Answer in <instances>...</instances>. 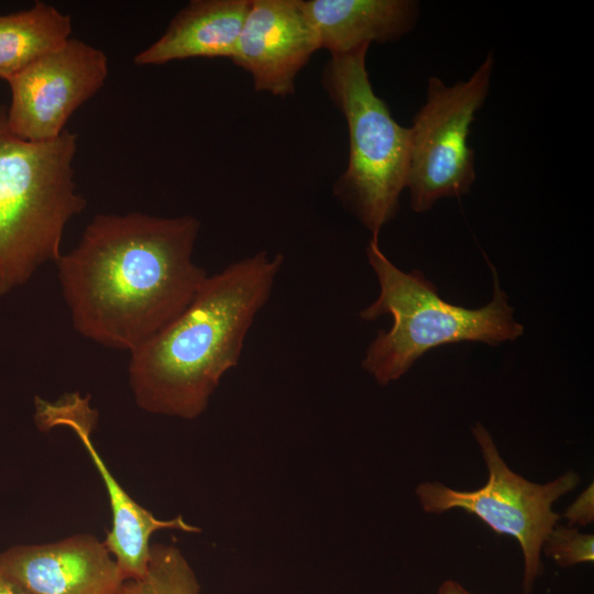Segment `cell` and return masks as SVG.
<instances>
[{
    "label": "cell",
    "mask_w": 594,
    "mask_h": 594,
    "mask_svg": "<svg viewBox=\"0 0 594 594\" xmlns=\"http://www.w3.org/2000/svg\"><path fill=\"white\" fill-rule=\"evenodd\" d=\"M318 50L300 0H252L231 61L250 74L256 91L287 97Z\"/></svg>",
    "instance_id": "10"
},
{
    "label": "cell",
    "mask_w": 594,
    "mask_h": 594,
    "mask_svg": "<svg viewBox=\"0 0 594 594\" xmlns=\"http://www.w3.org/2000/svg\"><path fill=\"white\" fill-rule=\"evenodd\" d=\"M252 0H193L163 35L138 53L139 66L188 58H232Z\"/></svg>",
    "instance_id": "13"
},
{
    "label": "cell",
    "mask_w": 594,
    "mask_h": 594,
    "mask_svg": "<svg viewBox=\"0 0 594 594\" xmlns=\"http://www.w3.org/2000/svg\"><path fill=\"white\" fill-rule=\"evenodd\" d=\"M541 552L559 566L571 568L594 561V537L578 527L556 525L546 537Z\"/></svg>",
    "instance_id": "16"
},
{
    "label": "cell",
    "mask_w": 594,
    "mask_h": 594,
    "mask_svg": "<svg viewBox=\"0 0 594 594\" xmlns=\"http://www.w3.org/2000/svg\"><path fill=\"white\" fill-rule=\"evenodd\" d=\"M283 263L282 254L261 251L208 275L182 314L130 352L136 405L155 415L199 417L223 375L238 365Z\"/></svg>",
    "instance_id": "2"
},
{
    "label": "cell",
    "mask_w": 594,
    "mask_h": 594,
    "mask_svg": "<svg viewBox=\"0 0 594 594\" xmlns=\"http://www.w3.org/2000/svg\"><path fill=\"white\" fill-rule=\"evenodd\" d=\"M494 57L487 55L466 80L451 86L430 77L427 98L409 127V165L406 188L410 206L425 212L443 198L469 193L475 154L469 145L471 124L487 98Z\"/></svg>",
    "instance_id": "7"
},
{
    "label": "cell",
    "mask_w": 594,
    "mask_h": 594,
    "mask_svg": "<svg viewBox=\"0 0 594 594\" xmlns=\"http://www.w3.org/2000/svg\"><path fill=\"white\" fill-rule=\"evenodd\" d=\"M436 594H474L454 580L442 582Z\"/></svg>",
    "instance_id": "19"
},
{
    "label": "cell",
    "mask_w": 594,
    "mask_h": 594,
    "mask_svg": "<svg viewBox=\"0 0 594 594\" xmlns=\"http://www.w3.org/2000/svg\"><path fill=\"white\" fill-rule=\"evenodd\" d=\"M300 7L320 50L331 56L397 41L414 28L419 14L413 0H300Z\"/></svg>",
    "instance_id": "12"
},
{
    "label": "cell",
    "mask_w": 594,
    "mask_h": 594,
    "mask_svg": "<svg viewBox=\"0 0 594 594\" xmlns=\"http://www.w3.org/2000/svg\"><path fill=\"white\" fill-rule=\"evenodd\" d=\"M0 594H31L0 566Z\"/></svg>",
    "instance_id": "18"
},
{
    "label": "cell",
    "mask_w": 594,
    "mask_h": 594,
    "mask_svg": "<svg viewBox=\"0 0 594 594\" xmlns=\"http://www.w3.org/2000/svg\"><path fill=\"white\" fill-rule=\"evenodd\" d=\"M200 584L180 550L154 543L145 575L125 581L120 594H199Z\"/></svg>",
    "instance_id": "15"
},
{
    "label": "cell",
    "mask_w": 594,
    "mask_h": 594,
    "mask_svg": "<svg viewBox=\"0 0 594 594\" xmlns=\"http://www.w3.org/2000/svg\"><path fill=\"white\" fill-rule=\"evenodd\" d=\"M76 133L33 142L9 128L0 105V297L56 263L68 222L86 209L73 162Z\"/></svg>",
    "instance_id": "3"
},
{
    "label": "cell",
    "mask_w": 594,
    "mask_h": 594,
    "mask_svg": "<svg viewBox=\"0 0 594 594\" xmlns=\"http://www.w3.org/2000/svg\"><path fill=\"white\" fill-rule=\"evenodd\" d=\"M70 15L43 1L0 14V78L7 82L30 64L69 40Z\"/></svg>",
    "instance_id": "14"
},
{
    "label": "cell",
    "mask_w": 594,
    "mask_h": 594,
    "mask_svg": "<svg viewBox=\"0 0 594 594\" xmlns=\"http://www.w3.org/2000/svg\"><path fill=\"white\" fill-rule=\"evenodd\" d=\"M199 230L193 216L96 215L55 263L74 329L129 352L155 336L208 276L193 258Z\"/></svg>",
    "instance_id": "1"
},
{
    "label": "cell",
    "mask_w": 594,
    "mask_h": 594,
    "mask_svg": "<svg viewBox=\"0 0 594 594\" xmlns=\"http://www.w3.org/2000/svg\"><path fill=\"white\" fill-rule=\"evenodd\" d=\"M369 45L331 56L321 84L345 119L346 168L333 186L334 197L378 238L399 210L409 165V128L400 125L374 91L366 68Z\"/></svg>",
    "instance_id": "5"
},
{
    "label": "cell",
    "mask_w": 594,
    "mask_h": 594,
    "mask_svg": "<svg viewBox=\"0 0 594 594\" xmlns=\"http://www.w3.org/2000/svg\"><path fill=\"white\" fill-rule=\"evenodd\" d=\"M472 433L488 471L486 484L474 491H458L440 482H424L416 487V495L426 513L460 508L494 532L515 538L524 557L522 592L530 594L542 572V543L560 519L552 505L573 491L581 477L570 470L544 484L530 482L509 469L481 422L472 427Z\"/></svg>",
    "instance_id": "6"
},
{
    "label": "cell",
    "mask_w": 594,
    "mask_h": 594,
    "mask_svg": "<svg viewBox=\"0 0 594 594\" xmlns=\"http://www.w3.org/2000/svg\"><path fill=\"white\" fill-rule=\"evenodd\" d=\"M366 255L381 290L360 317L366 321L383 315L393 317L392 328L377 332L362 361V367L381 386L400 378L422 354L439 345L459 342L497 345L524 333L493 267L492 300L481 308L469 309L443 300L420 271L407 273L395 266L382 252L378 238H371Z\"/></svg>",
    "instance_id": "4"
},
{
    "label": "cell",
    "mask_w": 594,
    "mask_h": 594,
    "mask_svg": "<svg viewBox=\"0 0 594 594\" xmlns=\"http://www.w3.org/2000/svg\"><path fill=\"white\" fill-rule=\"evenodd\" d=\"M0 566L31 594H120L127 581L105 541L89 534L13 546Z\"/></svg>",
    "instance_id": "11"
},
{
    "label": "cell",
    "mask_w": 594,
    "mask_h": 594,
    "mask_svg": "<svg viewBox=\"0 0 594 594\" xmlns=\"http://www.w3.org/2000/svg\"><path fill=\"white\" fill-rule=\"evenodd\" d=\"M108 58L103 51L69 38L9 81L10 130L33 142L57 139L72 114L103 86Z\"/></svg>",
    "instance_id": "8"
},
{
    "label": "cell",
    "mask_w": 594,
    "mask_h": 594,
    "mask_svg": "<svg viewBox=\"0 0 594 594\" xmlns=\"http://www.w3.org/2000/svg\"><path fill=\"white\" fill-rule=\"evenodd\" d=\"M594 485L591 483L566 507L563 518L570 527L587 526L594 520Z\"/></svg>",
    "instance_id": "17"
},
{
    "label": "cell",
    "mask_w": 594,
    "mask_h": 594,
    "mask_svg": "<svg viewBox=\"0 0 594 594\" xmlns=\"http://www.w3.org/2000/svg\"><path fill=\"white\" fill-rule=\"evenodd\" d=\"M35 422L40 430L57 426L72 429L84 444L106 486L112 514L111 529L105 541L124 579H142L151 556V537L162 529L198 532L199 528L187 524L182 516L162 520L134 501L113 477L91 440L97 413L89 406V396L79 393L64 395L56 402L35 398Z\"/></svg>",
    "instance_id": "9"
}]
</instances>
